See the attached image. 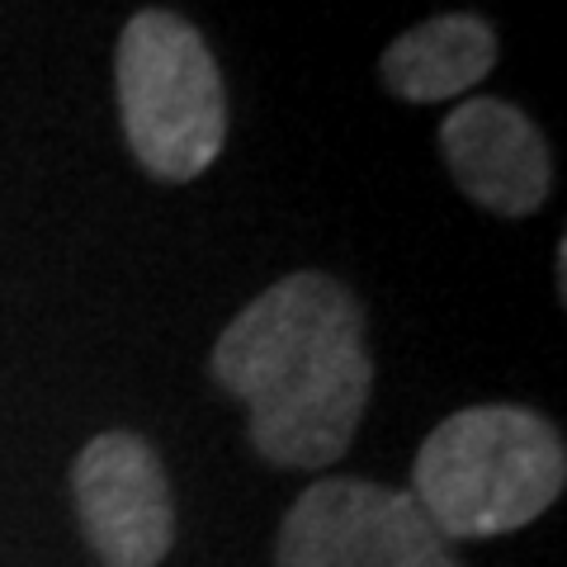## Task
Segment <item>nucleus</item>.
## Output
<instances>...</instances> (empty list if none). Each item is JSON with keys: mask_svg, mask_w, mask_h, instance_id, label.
Listing matches in <instances>:
<instances>
[{"mask_svg": "<svg viewBox=\"0 0 567 567\" xmlns=\"http://www.w3.org/2000/svg\"><path fill=\"white\" fill-rule=\"evenodd\" d=\"M208 374L246 406L265 464L322 473L346 458L374 393L364 303L336 275H284L223 327Z\"/></svg>", "mask_w": 567, "mask_h": 567, "instance_id": "nucleus-1", "label": "nucleus"}, {"mask_svg": "<svg viewBox=\"0 0 567 567\" xmlns=\"http://www.w3.org/2000/svg\"><path fill=\"white\" fill-rule=\"evenodd\" d=\"M567 487L563 431L535 406H464L421 440L412 496L440 535L496 539L535 525Z\"/></svg>", "mask_w": 567, "mask_h": 567, "instance_id": "nucleus-2", "label": "nucleus"}, {"mask_svg": "<svg viewBox=\"0 0 567 567\" xmlns=\"http://www.w3.org/2000/svg\"><path fill=\"white\" fill-rule=\"evenodd\" d=\"M118 123L133 162L162 185H189L223 156L227 85L204 33L175 10H137L114 48Z\"/></svg>", "mask_w": 567, "mask_h": 567, "instance_id": "nucleus-3", "label": "nucleus"}, {"mask_svg": "<svg viewBox=\"0 0 567 567\" xmlns=\"http://www.w3.org/2000/svg\"><path fill=\"white\" fill-rule=\"evenodd\" d=\"M275 567H464L412 492L374 477H317L284 511Z\"/></svg>", "mask_w": 567, "mask_h": 567, "instance_id": "nucleus-4", "label": "nucleus"}, {"mask_svg": "<svg viewBox=\"0 0 567 567\" xmlns=\"http://www.w3.org/2000/svg\"><path fill=\"white\" fill-rule=\"evenodd\" d=\"M81 539L100 567H156L175 544L171 473L152 440L104 431L71 464Z\"/></svg>", "mask_w": 567, "mask_h": 567, "instance_id": "nucleus-5", "label": "nucleus"}, {"mask_svg": "<svg viewBox=\"0 0 567 567\" xmlns=\"http://www.w3.org/2000/svg\"><path fill=\"white\" fill-rule=\"evenodd\" d=\"M440 156L468 204L496 218H535L554 194V152L520 104L473 95L440 123Z\"/></svg>", "mask_w": 567, "mask_h": 567, "instance_id": "nucleus-6", "label": "nucleus"}, {"mask_svg": "<svg viewBox=\"0 0 567 567\" xmlns=\"http://www.w3.org/2000/svg\"><path fill=\"white\" fill-rule=\"evenodd\" d=\"M502 58V39L483 14L454 10L431 14L412 29H402L379 58V81L388 95L406 104H440L454 95H468L473 85L492 76Z\"/></svg>", "mask_w": 567, "mask_h": 567, "instance_id": "nucleus-7", "label": "nucleus"}]
</instances>
